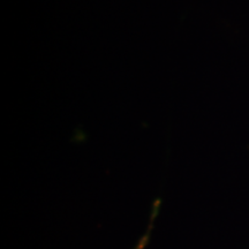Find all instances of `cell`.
Here are the masks:
<instances>
[{
  "mask_svg": "<svg viewBox=\"0 0 249 249\" xmlns=\"http://www.w3.org/2000/svg\"><path fill=\"white\" fill-rule=\"evenodd\" d=\"M151 225H152V223H151ZM151 225L149 226V229H148L147 233H145V234L143 235L141 239H140V241H139L138 246H136V247L134 248V249H144V248H145V246H147L148 241H149V236H150V232H151Z\"/></svg>",
  "mask_w": 249,
  "mask_h": 249,
  "instance_id": "1",
  "label": "cell"
}]
</instances>
